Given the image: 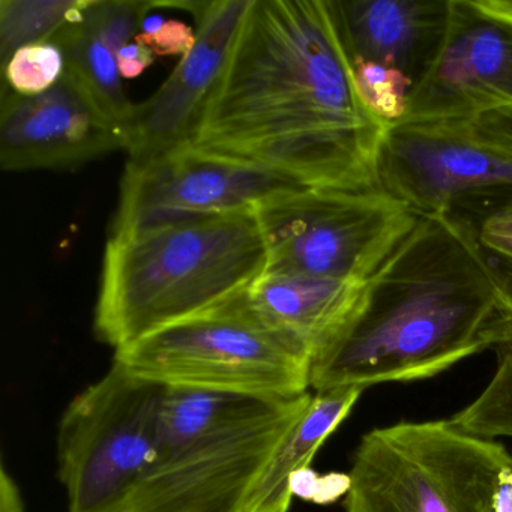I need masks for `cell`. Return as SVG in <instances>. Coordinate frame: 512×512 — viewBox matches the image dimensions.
I'll return each mask as SVG.
<instances>
[{"instance_id":"13","label":"cell","mask_w":512,"mask_h":512,"mask_svg":"<svg viewBox=\"0 0 512 512\" xmlns=\"http://www.w3.org/2000/svg\"><path fill=\"white\" fill-rule=\"evenodd\" d=\"M173 5L193 11L196 43L154 97L134 106L127 125L128 161L149 160L193 142L253 0Z\"/></svg>"},{"instance_id":"10","label":"cell","mask_w":512,"mask_h":512,"mask_svg":"<svg viewBox=\"0 0 512 512\" xmlns=\"http://www.w3.org/2000/svg\"><path fill=\"white\" fill-rule=\"evenodd\" d=\"M379 185L415 214L449 212L467 200L512 194V154L458 124L404 119L383 136Z\"/></svg>"},{"instance_id":"4","label":"cell","mask_w":512,"mask_h":512,"mask_svg":"<svg viewBox=\"0 0 512 512\" xmlns=\"http://www.w3.org/2000/svg\"><path fill=\"white\" fill-rule=\"evenodd\" d=\"M512 452L445 421L368 431L353 457L346 512H496Z\"/></svg>"},{"instance_id":"26","label":"cell","mask_w":512,"mask_h":512,"mask_svg":"<svg viewBox=\"0 0 512 512\" xmlns=\"http://www.w3.org/2000/svg\"><path fill=\"white\" fill-rule=\"evenodd\" d=\"M152 62H154V53L148 47L134 41L119 52V73L122 79H136L151 67Z\"/></svg>"},{"instance_id":"23","label":"cell","mask_w":512,"mask_h":512,"mask_svg":"<svg viewBox=\"0 0 512 512\" xmlns=\"http://www.w3.org/2000/svg\"><path fill=\"white\" fill-rule=\"evenodd\" d=\"M485 203L490 206L475 230L479 244L488 253L512 262V194L508 196L481 197L467 202Z\"/></svg>"},{"instance_id":"24","label":"cell","mask_w":512,"mask_h":512,"mask_svg":"<svg viewBox=\"0 0 512 512\" xmlns=\"http://www.w3.org/2000/svg\"><path fill=\"white\" fill-rule=\"evenodd\" d=\"M136 41L148 47L154 55L184 58L196 43V32L179 20L164 22L163 19H158L157 25H152L149 19L145 32L137 35Z\"/></svg>"},{"instance_id":"29","label":"cell","mask_w":512,"mask_h":512,"mask_svg":"<svg viewBox=\"0 0 512 512\" xmlns=\"http://www.w3.org/2000/svg\"><path fill=\"white\" fill-rule=\"evenodd\" d=\"M473 5L487 16L512 23V0H473Z\"/></svg>"},{"instance_id":"16","label":"cell","mask_w":512,"mask_h":512,"mask_svg":"<svg viewBox=\"0 0 512 512\" xmlns=\"http://www.w3.org/2000/svg\"><path fill=\"white\" fill-rule=\"evenodd\" d=\"M364 283L263 274L245 296L269 326L313 362L349 319Z\"/></svg>"},{"instance_id":"3","label":"cell","mask_w":512,"mask_h":512,"mask_svg":"<svg viewBox=\"0 0 512 512\" xmlns=\"http://www.w3.org/2000/svg\"><path fill=\"white\" fill-rule=\"evenodd\" d=\"M268 253L256 209L110 236L95 332L113 349L250 289Z\"/></svg>"},{"instance_id":"5","label":"cell","mask_w":512,"mask_h":512,"mask_svg":"<svg viewBox=\"0 0 512 512\" xmlns=\"http://www.w3.org/2000/svg\"><path fill=\"white\" fill-rule=\"evenodd\" d=\"M245 292L115 350L113 361L175 388L266 398L307 394L310 356L269 326Z\"/></svg>"},{"instance_id":"11","label":"cell","mask_w":512,"mask_h":512,"mask_svg":"<svg viewBox=\"0 0 512 512\" xmlns=\"http://www.w3.org/2000/svg\"><path fill=\"white\" fill-rule=\"evenodd\" d=\"M502 104H512V23L449 0L442 43L401 121L457 124Z\"/></svg>"},{"instance_id":"1","label":"cell","mask_w":512,"mask_h":512,"mask_svg":"<svg viewBox=\"0 0 512 512\" xmlns=\"http://www.w3.org/2000/svg\"><path fill=\"white\" fill-rule=\"evenodd\" d=\"M388 127L359 98L334 0H253L191 143L302 187L373 193Z\"/></svg>"},{"instance_id":"7","label":"cell","mask_w":512,"mask_h":512,"mask_svg":"<svg viewBox=\"0 0 512 512\" xmlns=\"http://www.w3.org/2000/svg\"><path fill=\"white\" fill-rule=\"evenodd\" d=\"M265 239V274L364 283L418 214L383 191L298 188L256 209Z\"/></svg>"},{"instance_id":"6","label":"cell","mask_w":512,"mask_h":512,"mask_svg":"<svg viewBox=\"0 0 512 512\" xmlns=\"http://www.w3.org/2000/svg\"><path fill=\"white\" fill-rule=\"evenodd\" d=\"M166 388L113 361L68 404L58 433L68 512H122L157 463Z\"/></svg>"},{"instance_id":"30","label":"cell","mask_w":512,"mask_h":512,"mask_svg":"<svg viewBox=\"0 0 512 512\" xmlns=\"http://www.w3.org/2000/svg\"><path fill=\"white\" fill-rule=\"evenodd\" d=\"M496 512H512V467L500 476L496 493Z\"/></svg>"},{"instance_id":"17","label":"cell","mask_w":512,"mask_h":512,"mask_svg":"<svg viewBox=\"0 0 512 512\" xmlns=\"http://www.w3.org/2000/svg\"><path fill=\"white\" fill-rule=\"evenodd\" d=\"M364 391L349 386L314 392L307 409L278 443L245 512L289 511L293 478L310 469L320 446L349 416Z\"/></svg>"},{"instance_id":"9","label":"cell","mask_w":512,"mask_h":512,"mask_svg":"<svg viewBox=\"0 0 512 512\" xmlns=\"http://www.w3.org/2000/svg\"><path fill=\"white\" fill-rule=\"evenodd\" d=\"M302 185L248 161L193 143L143 161H128L110 236L257 209Z\"/></svg>"},{"instance_id":"20","label":"cell","mask_w":512,"mask_h":512,"mask_svg":"<svg viewBox=\"0 0 512 512\" xmlns=\"http://www.w3.org/2000/svg\"><path fill=\"white\" fill-rule=\"evenodd\" d=\"M497 368L487 388L449 422L479 439L512 437V332L494 347Z\"/></svg>"},{"instance_id":"28","label":"cell","mask_w":512,"mask_h":512,"mask_svg":"<svg viewBox=\"0 0 512 512\" xmlns=\"http://www.w3.org/2000/svg\"><path fill=\"white\" fill-rule=\"evenodd\" d=\"M485 256H487L488 263H490L491 269L496 275L497 283H499L503 298H505L506 307L512 313V262L496 256V254L488 253V251H485Z\"/></svg>"},{"instance_id":"12","label":"cell","mask_w":512,"mask_h":512,"mask_svg":"<svg viewBox=\"0 0 512 512\" xmlns=\"http://www.w3.org/2000/svg\"><path fill=\"white\" fill-rule=\"evenodd\" d=\"M127 131L73 73L44 94L25 97L8 86L0 110V166L4 170L65 169L116 149Z\"/></svg>"},{"instance_id":"15","label":"cell","mask_w":512,"mask_h":512,"mask_svg":"<svg viewBox=\"0 0 512 512\" xmlns=\"http://www.w3.org/2000/svg\"><path fill=\"white\" fill-rule=\"evenodd\" d=\"M155 2L91 0L80 22L53 40L64 49L67 68L95 95L101 106L127 131L134 106L125 94L118 56L131 43Z\"/></svg>"},{"instance_id":"27","label":"cell","mask_w":512,"mask_h":512,"mask_svg":"<svg viewBox=\"0 0 512 512\" xmlns=\"http://www.w3.org/2000/svg\"><path fill=\"white\" fill-rule=\"evenodd\" d=\"M0 512H25V502L19 485L4 464L0 469Z\"/></svg>"},{"instance_id":"25","label":"cell","mask_w":512,"mask_h":512,"mask_svg":"<svg viewBox=\"0 0 512 512\" xmlns=\"http://www.w3.org/2000/svg\"><path fill=\"white\" fill-rule=\"evenodd\" d=\"M457 124L481 142L512 154V104L490 107Z\"/></svg>"},{"instance_id":"22","label":"cell","mask_w":512,"mask_h":512,"mask_svg":"<svg viewBox=\"0 0 512 512\" xmlns=\"http://www.w3.org/2000/svg\"><path fill=\"white\" fill-rule=\"evenodd\" d=\"M67 71L64 49L53 41L31 44L17 50L4 65L8 88L25 97L44 94L52 89Z\"/></svg>"},{"instance_id":"8","label":"cell","mask_w":512,"mask_h":512,"mask_svg":"<svg viewBox=\"0 0 512 512\" xmlns=\"http://www.w3.org/2000/svg\"><path fill=\"white\" fill-rule=\"evenodd\" d=\"M313 394L281 398L158 463L122 512H245L284 434Z\"/></svg>"},{"instance_id":"14","label":"cell","mask_w":512,"mask_h":512,"mask_svg":"<svg viewBox=\"0 0 512 512\" xmlns=\"http://www.w3.org/2000/svg\"><path fill=\"white\" fill-rule=\"evenodd\" d=\"M335 8L352 61L400 71L415 88L442 43L449 0H346Z\"/></svg>"},{"instance_id":"18","label":"cell","mask_w":512,"mask_h":512,"mask_svg":"<svg viewBox=\"0 0 512 512\" xmlns=\"http://www.w3.org/2000/svg\"><path fill=\"white\" fill-rule=\"evenodd\" d=\"M278 400L281 398L167 386L161 407L155 466L200 437L257 415Z\"/></svg>"},{"instance_id":"19","label":"cell","mask_w":512,"mask_h":512,"mask_svg":"<svg viewBox=\"0 0 512 512\" xmlns=\"http://www.w3.org/2000/svg\"><path fill=\"white\" fill-rule=\"evenodd\" d=\"M91 0H2L0 56L2 67L17 50L53 41L62 29L83 19Z\"/></svg>"},{"instance_id":"21","label":"cell","mask_w":512,"mask_h":512,"mask_svg":"<svg viewBox=\"0 0 512 512\" xmlns=\"http://www.w3.org/2000/svg\"><path fill=\"white\" fill-rule=\"evenodd\" d=\"M359 98L377 119L391 125L406 116L413 82L400 71L374 62L353 61Z\"/></svg>"},{"instance_id":"2","label":"cell","mask_w":512,"mask_h":512,"mask_svg":"<svg viewBox=\"0 0 512 512\" xmlns=\"http://www.w3.org/2000/svg\"><path fill=\"white\" fill-rule=\"evenodd\" d=\"M511 332L512 313L475 229L454 212L418 215L311 362L310 389L430 379Z\"/></svg>"}]
</instances>
